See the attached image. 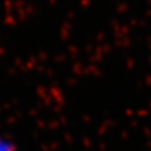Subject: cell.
<instances>
[{"mask_svg":"<svg viewBox=\"0 0 151 151\" xmlns=\"http://www.w3.org/2000/svg\"><path fill=\"white\" fill-rule=\"evenodd\" d=\"M0 151H17V146L9 137L0 134Z\"/></svg>","mask_w":151,"mask_h":151,"instance_id":"1","label":"cell"}]
</instances>
